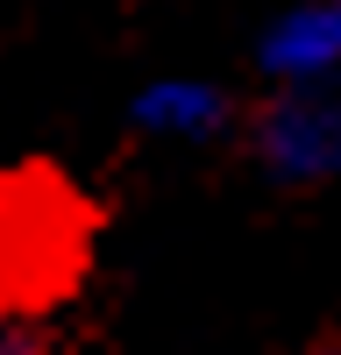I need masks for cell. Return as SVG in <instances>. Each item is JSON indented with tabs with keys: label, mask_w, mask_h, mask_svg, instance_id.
I'll list each match as a JSON object with an SVG mask.
<instances>
[{
	"label": "cell",
	"mask_w": 341,
	"mask_h": 355,
	"mask_svg": "<svg viewBox=\"0 0 341 355\" xmlns=\"http://www.w3.org/2000/svg\"><path fill=\"white\" fill-rule=\"evenodd\" d=\"M249 157L270 185H341V78L327 85H263V100L242 114Z\"/></svg>",
	"instance_id": "1"
},
{
	"label": "cell",
	"mask_w": 341,
	"mask_h": 355,
	"mask_svg": "<svg viewBox=\"0 0 341 355\" xmlns=\"http://www.w3.org/2000/svg\"><path fill=\"white\" fill-rule=\"evenodd\" d=\"M128 128L164 150H207L242 128V100L213 71H157L128 93Z\"/></svg>",
	"instance_id": "2"
},
{
	"label": "cell",
	"mask_w": 341,
	"mask_h": 355,
	"mask_svg": "<svg viewBox=\"0 0 341 355\" xmlns=\"http://www.w3.org/2000/svg\"><path fill=\"white\" fill-rule=\"evenodd\" d=\"M249 64L263 85H327L341 78V0H284L256 28Z\"/></svg>",
	"instance_id": "3"
},
{
	"label": "cell",
	"mask_w": 341,
	"mask_h": 355,
	"mask_svg": "<svg viewBox=\"0 0 341 355\" xmlns=\"http://www.w3.org/2000/svg\"><path fill=\"white\" fill-rule=\"evenodd\" d=\"M0 355H57V341L43 327H28L21 313H0Z\"/></svg>",
	"instance_id": "4"
},
{
	"label": "cell",
	"mask_w": 341,
	"mask_h": 355,
	"mask_svg": "<svg viewBox=\"0 0 341 355\" xmlns=\"http://www.w3.org/2000/svg\"><path fill=\"white\" fill-rule=\"evenodd\" d=\"M320 355H341V348H320Z\"/></svg>",
	"instance_id": "5"
}]
</instances>
